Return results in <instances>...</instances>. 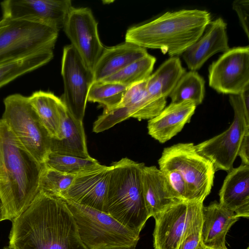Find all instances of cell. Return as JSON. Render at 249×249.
Returning <instances> with one entry per match:
<instances>
[{"label":"cell","mask_w":249,"mask_h":249,"mask_svg":"<svg viewBox=\"0 0 249 249\" xmlns=\"http://www.w3.org/2000/svg\"><path fill=\"white\" fill-rule=\"evenodd\" d=\"M111 165L104 212L140 234L150 217L143 191L145 165L124 158Z\"/></svg>","instance_id":"4"},{"label":"cell","mask_w":249,"mask_h":249,"mask_svg":"<svg viewBox=\"0 0 249 249\" xmlns=\"http://www.w3.org/2000/svg\"><path fill=\"white\" fill-rule=\"evenodd\" d=\"M202 249H213L209 248H207V247H206L204 246ZM224 249H227V248H226Z\"/></svg>","instance_id":"37"},{"label":"cell","mask_w":249,"mask_h":249,"mask_svg":"<svg viewBox=\"0 0 249 249\" xmlns=\"http://www.w3.org/2000/svg\"><path fill=\"white\" fill-rule=\"evenodd\" d=\"M112 166H99L75 176L60 198L104 212Z\"/></svg>","instance_id":"16"},{"label":"cell","mask_w":249,"mask_h":249,"mask_svg":"<svg viewBox=\"0 0 249 249\" xmlns=\"http://www.w3.org/2000/svg\"><path fill=\"white\" fill-rule=\"evenodd\" d=\"M44 164L63 173L76 176L100 164L92 157L85 159L51 152Z\"/></svg>","instance_id":"30"},{"label":"cell","mask_w":249,"mask_h":249,"mask_svg":"<svg viewBox=\"0 0 249 249\" xmlns=\"http://www.w3.org/2000/svg\"><path fill=\"white\" fill-rule=\"evenodd\" d=\"M246 249H249V247H248Z\"/></svg>","instance_id":"39"},{"label":"cell","mask_w":249,"mask_h":249,"mask_svg":"<svg viewBox=\"0 0 249 249\" xmlns=\"http://www.w3.org/2000/svg\"><path fill=\"white\" fill-rule=\"evenodd\" d=\"M12 222L11 249H87L66 202L42 191Z\"/></svg>","instance_id":"1"},{"label":"cell","mask_w":249,"mask_h":249,"mask_svg":"<svg viewBox=\"0 0 249 249\" xmlns=\"http://www.w3.org/2000/svg\"><path fill=\"white\" fill-rule=\"evenodd\" d=\"M229 101L234 112L229 127L195 145L196 151L213 163L215 172L220 170L229 172L233 168L243 138L249 130V112L240 94H230Z\"/></svg>","instance_id":"9"},{"label":"cell","mask_w":249,"mask_h":249,"mask_svg":"<svg viewBox=\"0 0 249 249\" xmlns=\"http://www.w3.org/2000/svg\"><path fill=\"white\" fill-rule=\"evenodd\" d=\"M205 92L204 78L196 71H190L181 76L169 96L171 103L190 100L197 106L203 102Z\"/></svg>","instance_id":"27"},{"label":"cell","mask_w":249,"mask_h":249,"mask_svg":"<svg viewBox=\"0 0 249 249\" xmlns=\"http://www.w3.org/2000/svg\"><path fill=\"white\" fill-rule=\"evenodd\" d=\"M53 57V50H48L0 64V88L17 77L43 66Z\"/></svg>","instance_id":"26"},{"label":"cell","mask_w":249,"mask_h":249,"mask_svg":"<svg viewBox=\"0 0 249 249\" xmlns=\"http://www.w3.org/2000/svg\"><path fill=\"white\" fill-rule=\"evenodd\" d=\"M196 107L190 100L171 103L158 115L149 120L148 134L160 142H165L180 132L185 124L190 122Z\"/></svg>","instance_id":"18"},{"label":"cell","mask_w":249,"mask_h":249,"mask_svg":"<svg viewBox=\"0 0 249 249\" xmlns=\"http://www.w3.org/2000/svg\"><path fill=\"white\" fill-rule=\"evenodd\" d=\"M44 164L37 161L0 119V198L6 220L24 212L39 192Z\"/></svg>","instance_id":"2"},{"label":"cell","mask_w":249,"mask_h":249,"mask_svg":"<svg viewBox=\"0 0 249 249\" xmlns=\"http://www.w3.org/2000/svg\"><path fill=\"white\" fill-rule=\"evenodd\" d=\"M186 72L180 59L178 56H172L146 80L147 90L155 97L166 99Z\"/></svg>","instance_id":"24"},{"label":"cell","mask_w":249,"mask_h":249,"mask_svg":"<svg viewBox=\"0 0 249 249\" xmlns=\"http://www.w3.org/2000/svg\"><path fill=\"white\" fill-rule=\"evenodd\" d=\"M239 218L217 202L203 206L201 237L204 246L213 249L227 248V233Z\"/></svg>","instance_id":"21"},{"label":"cell","mask_w":249,"mask_h":249,"mask_svg":"<svg viewBox=\"0 0 249 249\" xmlns=\"http://www.w3.org/2000/svg\"><path fill=\"white\" fill-rule=\"evenodd\" d=\"M2 18L40 22L58 30L73 7L70 0H7L0 3Z\"/></svg>","instance_id":"15"},{"label":"cell","mask_w":249,"mask_h":249,"mask_svg":"<svg viewBox=\"0 0 249 249\" xmlns=\"http://www.w3.org/2000/svg\"><path fill=\"white\" fill-rule=\"evenodd\" d=\"M147 54L145 48L126 41L105 48L93 71L94 81L109 77Z\"/></svg>","instance_id":"23"},{"label":"cell","mask_w":249,"mask_h":249,"mask_svg":"<svg viewBox=\"0 0 249 249\" xmlns=\"http://www.w3.org/2000/svg\"><path fill=\"white\" fill-rule=\"evenodd\" d=\"M142 179L145 202L150 217L181 200L178 199L162 171L155 166H144Z\"/></svg>","instance_id":"22"},{"label":"cell","mask_w":249,"mask_h":249,"mask_svg":"<svg viewBox=\"0 0 249 249\" xmlns=\"http://www.w3.org/2000/svg\"><path fill=\"white\" fill-rule=\"evenodd\" d=\"M59 30L25 19L0 20V64L34 53L53 50Z\"/></svg>","instance_id":"6"},{"label":"cell","mask_w":249,"mask_h":249,"mask_svg":"<svg viewBox=\"0 0 249 249\" xmlns=\"http://www.w3.org/2000/svg\"><path fill=\"white\" fill-rule=\"evenodd\" d=\"M156 61V58L148 53L101 81L119 83L129 87L146 80L151 74Z\"/></svg>","instance_id":"28"},{"label":"cell","mask_w":249,"mask_h":249,"mask_svg":"<svg viewBox=\"0 0 249 249\" xmlns=\"http://www.w3.org/2000/svg\"><path fill=\"white\" fill-rule=\"evenodd\" d=\"M203 206V202L179 200L154 216V249H177L184 236L202 224Z\"/></svg>","instance_id":"10"},{"label":"cell","mask_w":249,"mask_h":249,"mask_svg":"<svg viewBox=\"0 0 249 249\" xmlns=\"http://www.w3.org/2000/svg\"><path fill=\"white\" fill-rule=\"evenodd\" d=\"M1 119L22 145L39 163L51 152L52 137L31 105L28 97L16 93L4 99Z\"/></svg>","instance_id":"7"},{"label":"cell","mask_w":249,"mask_h":249,"mask_svg":"<svg viewBox=\"0 0 249 249\" xmlns=\"http://www.w3.org/2000/svg\"><path fill=\"white\" fill-rule=\"evenodd\" d=\"M128 87L116 83L94 81L89 89L87 101L104 106V109H111L121 103Z\"/></svg>","instance_id":"29"},{"label":"cell","mask_w":249,"mask_h":249,"mask_svg":"<svg viewBox=\"0 0 249 249\" xmlns=\"http://www.w3.org/2000/svg\"><path fill=\"white\" fill-rule=\"evenodd\" d=\"M63 199L74 218L80 238L87 249H135L140 234L104 212Z\"/></svg>","instance_id":"5"},{"label":"cell","mask_w":249,"mask_h":249,"mask_svg":"<svg viewBox=\"0 0 249 249\" xmlns=\"http://www.w3.org/2000/svg\"><path fill=\"white\" fill-rule=\"evenodd\" d=\"M211 21L205 10L167 12L146 23L128 29L125 41L144 48L160 49L171 57L182 54L195 43Z\"/></svg>","instance_id":"3"},{"label":"cell","mask_w":249,"mask_h":249,"mask_svg":"<svg viewBox=\"0 0 249 249\" xmlns=\"http://www.w3.org/2000/svg\"><path fill=\"white\" fill-rule=\"evenodd\" d=\"M75 177L52 169L44 164L39 178V191L59 197L70 188Z\"/></svg>","instance_id":"31"},{"label":"cell","mask_w":249,"mask_h":249,"mask_svg":"<svg viewBox=\"0 0 249 249\" xmlns=\"http://www.w3.org/2000/svg\"><path fill=\"white\" fill-rule=\"evenodd\" d=\"M6 220L5 212L0 198V222Z\"/></svg>","instance_id":"36"},{"label":"cell","mask_w":249,"mask_h":249,"mask_svg":"<svg viewBox=\"0 0 249 249\" xmlns=\"http://www.w3.org/2000/svg\"><path fill=\"white\" fill-rule=\"evenodd\" d=\"M242 160V164L249 165V130L245 133L238 153Z\"/></svg>","instance_id":"35"},{"label":"cell","mask_w":249,"mask_h":249,"mask_svg":"<svg viewBox=\"0 0 249 249\" xmlns=\"http://www.w3.org/2000/svg\"><path fill=\"white\" fill-rule=\"evenodd\" d=\"M210 87L224 94L240 93L249 86V47L229 49L208 69Z\"/></svg>","instance_id":"13"},{"label":"cell","mask_w":249,"mask_h":249,"mask_svg":"<svg viewBox=\"0 0 249 249\" xmlns=\"http://www.w3.org/2000/svg\"><path fill=\"white\" fill-rule=\"evenodd\" d=\"M63 28L71 45L93 71L105 47L98 34V22L91 10L88 7H73Z\"/></svg>","instance_id":"14"},{"label":"cell","mask_w":249,"mask_h":249,"mask_svg":"<svg viewBox=\"0 0 249 249\" xmlns=\"http://www.w3.org/2000/svg\"><path fill=\"white\" fill-rule=\"evenodd\" d=\"M178 199L187 200V189L185 181L180 173L173 169L161 170Z\"/></svg>","instance_id":"32"},{"label":"cell","mask_w":249,"mask_h":249,"mask_svg":"<svg viewBox=\"0 0 249 249\" xmlns=\"http://www.w3.org/2000/svg\"><path fill=\"white\" fill-rule=\"evenodd\" d=\"M219 204L238 217H249V165L228 172L219 191Z\"/></svg>","instance_id":"19"},{"label":"cell","mask_w":249,"mask_h":249,"mask_svg":"<svg viewBox=\"0 0 249 249\" xmlns=\"http://www.w3.org/2000/svg\"><path fill=\"white\" fill-rule=\"evenodd\" d=\"M2 249H13L10 248H9L8 246L4 247Z\"/></svg>","instance_id":"38"},{"label":"cell","mask_w":249,"mask_h":249,"mask_svg":"<svg viewBox=\"0 0 249 249\" xmlns=\"http://www.w3.org/2000/svg\"><path fill=\"white\" fill-rule=\"evenodd\" d=\"M202 224L187 233L179 243L177 249H202L204 247L201 237Z\"/></svg>","instance_id":"33"},{"label":"cell","mask_w":249,"mask_h":249,"mask_svg":"<svg viewBox=\"0 0 249 249\" xmlns=\"http://www.w3.org/2000/svg\"><path fill=\"white\" fill-rule=\"evenodd\" d=\"M61 75L64 92L60 99L70 113L83 121L89 91L94 82L93 73L71 45L63 49Z\"/></svg>","instance_id":"12"},{"label":"cell","mask_w":249,"mask_h":249,"mask_svg":"<svg viewBox=\"0 0 249 249\" xmlns=\"http://www.w3.org/2000/svg\"><path fill=\"white\" fill-rule=\"evenodd\" d=\"M232 5L233 9L237 14L241 26L249 38V0H235Z\"/></svg>","instance_id":"34"},{"label":"cell","mask_w":249,"mask_h":249,"mask_svg":"<svg viewBox=\"0 0 249 249\" xmlns=\"http://www.w3.org/2000/svg\"><path fill=\"white\" fill-rule=\"evenodd\" d=\"M158 163L160 170L173 169L180 173L186 184L188 201L203 202L211 193L214 166L196 151L193 143H179L165 148Z\"/></svg>","instance_id":"8"},{"label":"cell","mask_w":249,"mask_h":249,"mask_svg":"<svg viewBox=\"0 0 249 249\" xmlns=\"http://www.w3.org/2000/svg\"><path fill=\"white\" fill-rule=\"evenodd\" d=\"M227 23L221 18L211 21L199 39L187 48L182 56L188 69H200L212 56L230 49Z\"/></svg>","instance_id":"17"},{"label":"cell","mask_w":249,"mask_h":249,"mask_svg":"<svg viewBox=\"0 0 249 249\" xmlns=\"http://www.w3.org/2000/svg\"><path fill=\"white\" fill-rule=\"evenodd\" d=\"M62 101V100H61ZM60 134L52 138L51 152L81 158H89L83 121L75 119L61 102L59 106Z\"/></svg>","instance_id":"20"},{"label":"cell","mask_w":249,"mask_h":249,"mask_svg":"<svg viewBox=\"0 0 249 249\" xmlns=\"http://www.w3.org/2000/svg\"><path fill=\"white\" fill-rule=\"evenodd\" d=\"M146 86L145 80L129 87L118 106L104 109L94 123L93 131H104L130 117L141 121L158 115L165 107L166 99L150 95Z\"/></svg>","instance_id":"11"},{"label":"cell","mask_w":249,"mask_h":249,"mask_svg":"<svg viewBox=\"0 0 249 249\" xmlns=\"http://www.w3.org/2000/svg\"><path fill=\"white\" fill-rule=\"evenodd\" d=\"M29 101L52 138L60 134V98L50 92L37 91L28 97Z\"/></svg>","instance_id":"25"}]
</instances>
